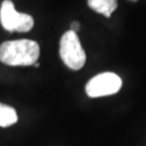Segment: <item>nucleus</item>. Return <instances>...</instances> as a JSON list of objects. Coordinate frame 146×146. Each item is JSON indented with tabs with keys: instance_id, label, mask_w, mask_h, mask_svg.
<instances>
[{
	"instance_id": "0eeeda50",
	"label": "nucleus",
	"mask_w": 146,
	"mask_h": 146,
	"mask_svg": "<svg viewBox=\"0 0 146 146\" xmlns=\"http://www.w3.org/2000/svg\"><path fill=\"white\" fill-rule=\"evenodd\" d=\"M79 29H80V24L78 22H73L72 25H70V31L77 34V31H79Z\"/></svg>"
},
{
	"instance_id": "423d86ee",
	"label": "nucleus",
	"mask_w": 146,
	"mask_h": 146,
	"mask_svg": "<svg viewBox=\"0 0 146 146\" xmlns=\"http://www.w3.org/2000/svg\"><path fill=\"white\" fill-rule=\"evenodd\" d=\"M17 121V114L11 106L0 103V127H9Z\"/></svg>"
},
{
	"instance_id": "39448f33",
	"label": "nucleus",
	"mask_w": 146,
	"mask_h": 146,
	"mask_svg": "<svg viewBox=\"0 0 146 146\" xmlns=\"http://www.w3.org/2000/svg\"><path fill=\"white\" fill-rule=\"evenodd\" d=\"M88 5L95 12L110 17L117 9L118 2L117 0H88Z\"/></svg>"
},
{
	"instance_id": "20e7f679",
	"label": "nucleus",
	"mask_w": 146,
	"mask_h": 146,
	"mask_svg": "<svg viewBox=\"0 0 146 146\" xmlns=\"http://www.w3.org/2000/svg\"><path fill=\"white\" fill-rule=\"evenodd\" d=\"M122 87V80L114 73H102L94 76L86 84V92L90 98H101L116 94Z\"/></svg>"
},
{
	"instance_id": "6e6552de",
	"label": "nucleus",
	"mask_w": 146,
	"mask_h": 146,
	"mask_svg": "<svg viewBox=\"0 0 146 146\" xmlns=\"http://www.w3.org/2000/svg\"><path fill=\"white\" fill-rule=\"evenodd\" d=\"M131 1H137V0H131Z\"/></svg>"
},
{
	"instance_id": "7ed1b4c3",
	"label": "nucleus",
	"mask_w": 146,
	"mask_h": 146,
	"mask_svg": "<svg viewBox=\"0 0 146 146\" xmlns=\"http://www.w3.org/2000/svg\"><path fill=\"white\" fill-rule=\"evenodd\" d=\"M0 21L2 27L9 31L26 33L34 27V19L29 14L17 12L10 0H5L1 5Z\"/></svg>"
},
{
	"instance_id": "f03ea898",
	"label": "nucleus",
	"mask_w": 146,
	"mask_h": 146,
	"mask_svg": "<svg viewBox=\"0 0 146 146\" xmlns=\"http://www.w3.org/2000/svg\"><path fill=\"white\" fill-rule=\"evenodd\" d=\"M60 55L68 68L79 70L84 67L87 58L76 33L68 31L62 36L60 42Z\"/></svg>"
},
{
	"instance_id": "f257e3e1",
	"label": "nucleus",
	"mask_w": 146,
	"mask_h": 146,
	"mask_svg": "<svg viewBox=\"0 0 146 146\" xmlns=\"http://www.w3.org/2000/svg\"><path fill=\"white\" fill-rule=\"evenodd\" d=\"M39 44L34 40H10L0 44V62L9 66H29L37 63Z\"/></svg>"
}]
</instances>
